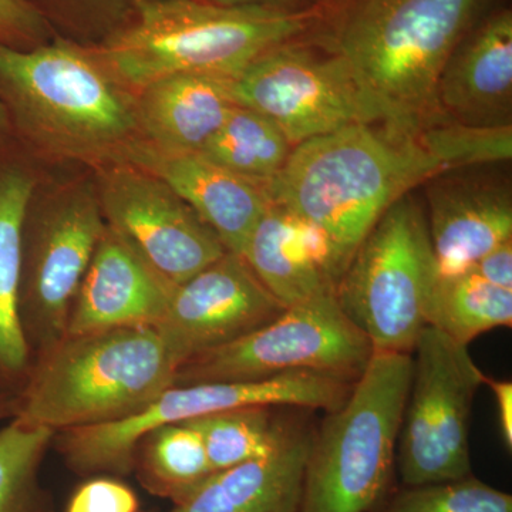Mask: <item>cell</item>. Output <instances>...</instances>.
Wrapping results in <instances>:
<instances>
[{"label":"cell","instance_id":"obj_30","mask_svg":"<svg viewBox=\"0 0 512 512\" xmlns=\"http://www.w3.org/2000/svg\"><path fill=\"white\" fill-rule=\"evenodd\" d=\"M70 495L63 512H140V500L130 485L114 476L86 477Z\"/></svg>","mask_w":512,"mask_h":512},{"label":"cell","instance_id":"obj_20","mask_svg":"<svg viewBox=\"0 0 512 512\" xmlns=\"http://www.w3.org/2000/svg\"><path fill=\"white\" fill-rule=\"evenodd\" d=\"M6 147L0 151V393L19 397L33 363L20 325L19 288L23 221L37 180Z\"/></svg>","mask_w":512,"mask_h":512},{"label":"cell","instance_id":"obj_14","mask_svg":"<svg viewBox=\"0 0 512 512\" xmlns=\"http://www.w3.org/2000/svg\"><path fill=\"white\" fill-rule=\"evenodd\" d=\"M284 309L242 256L225 252L174 286L156 329L181 365L198 353L254 332Z\"/></svg>","mask_w":512,"mask_h":512},{"label":"cell","instance_id":"obj_37","mask_svg":"<svg viewBox=\"0 0 512 512\" xmlns=\"http://www.w3.org/2000/svg\"><path fill=\"white\" fill-rule=\"evenodd\" d=\"M320 2H323V3H342V2H349V0H320Z\"/></svg>","mask_w":512,"mask_h":512},{"label":"cell","instance_id":"obj_19","mask_svg":"<svg viewBox=\"0 0 512 512\" xmlns=\"http://www.w3.org/2000/svg\"><path fill=\"white\" fill-rule=\"evenodd\" d=\"M313 430L291 421L265 456L212 474L168 512H301Z\"/></svg>","mask_w":512,"mask_h":512},{"label":"cell","instance_id":"obj_34","mask_svg":"<svg viewBox=\"0 0 512 512\" xmlns=\"http://www.w3.org/2000/svg\"><path fill=\"white\" fill-rule=\"evenodd\" d=\"M214 5L229 6H274V8L301 9L303 0H207Z\"/></svg>","mask_w":512,"mask_h":512},{"label":"cell","instance_id":"obj_33","mask_svg":"<svg viewBox=\"0 0 512 512\" xmlns=\"http://www.w3.org/2000/svg\"><path fill=\"white\" fill-rule=\"evenodd\" d=\"M484 384L490 387L497 404L501 434L508 450L512 448V383L510 380H497L485 377Z\"/></svg>","mask_w":512,"mask_h":512},{"label":"cell","instance_id":"obj_16","mask_svg":"<svg viewBox=\"0 0 512 512\" xmlns=\"http://www.w3.org/2000/svg\"><path fill=\"white\" fill-rule=\"evenodd\" d=\"M173 288L106 227L74 296L66 335L157 328Z\"/></svg>","mask_w":512,"mask_h":512},{"label":"cell","instance_id":"obj_9","mask_svg":"<svg viewBox=\"0 0 512 512\" xmlns=\"http://www.w3.org/2000/svg\"><path fill=\"white\" fill-rule=\"evenodd\" d=\"M373 355L372 343L342 311L335 291H329L288 306L234 342L185 360L174 386L252 382L293 372L355 383Z\"/></svg>","mask_w":512,"mask_h":512},{"label":"cell","instance_id":"obj_35","mask_svg":"<svg viewBox=\"0 0 512 512\" xmlns=\"http://www.w3.org/2000/svg\"><path fill=\"white\" fill-rule=\"evenodd\" d=\"M18 412V397L0 393V421L12 420Z\"/></svg>","mask_w":512,"mask_h":512},{"label":"cell","instance_id":"obj_31","mask_svg":"<svg viewBox=\"0 0 512 512\" xmlns=\"http://www.w3.org/2000/svg\"><path fill=\"white\" fill-rule=\"evenodd\" d=\"M45 16L29 0H0V46L28 50L43 45Z\"/></svg>","mask_w":512,"mask_h":512},{"label":"cell","instance_id":"obj_25","mask_svg":"<svg viewBox=\"0 0 512 512\" xmlns=\"http://www.w3.org/2000/svg\"><path fill=\"white\" fill-rule=\"evenodd\" d=\"M427 326L466 346L485 332L511 328L512 289L490 284L471 271L439 278Z\"/></svg>","mask_w":512,"mask_h":512},{"label":"cell","instance_id":"obj_7","mask_svg":"<svg viewBox=\"0 0 512 512\" xmlns=\"http://www.w3.org/2000/svg\"><path fill=\"white\" fill-rule=\"evenodd\" d=\"M439 278L426 212L409 192L370 229L335 296L375 353L412 355Z\"/></svg>","mask_w":512,"mask_h":512},{"label":"cell","instance_id":"obj_32","mask_svg":"<svg viewBox=\"0 0 512 512\" xmlns=\"http://www.w3.org/2000/svg\"><path fill=\"white\" fill-rule=\"evenodd\" d=\"M470 271L490 284L512 289V239L478 259Z\"/></svg>","mask_w":512,"mask_h":512},{"label":"cell","instance_id":"obj_3","mask_svg":"<svg viewBox=\"0 0 512 512\" xmlns=\"http://www.w3.org/2000/svg\"><path fill=\"white\" fill-rule=\"evenodd\" d=\"M316 19L312 9L134 0L126 25L94 49L133 92L175 74L235 79L268 50L298 39Z\"/></svg>","mask_w":512,"mask_h":512},{"label":"cell","instance_id":"obj_11","mask_svg":"<svg viewBox=\"0 0 512 512\" xmlns=\"http://www.w3.org/2000/svg\"><path fill=\"white\" fill-rule=\"evenodd\" d=\"M412 380L397 440L403 485L473 474L470 420L485 376L468 346L426 326L412 352Z\"/></svg>","mask_w":512,"mask_h":512},{"label":"cell","instance_id":"obj_5","mask_svg":"<svg viewBox=\"0 0 512 512\" xmlns=\"http://www.w3.org/2000/svg\"><path fill=\"white\" fill-rule=\"evenodd\" d=\"M178 367L156 328L66 335L33 360L15 417L56 433L116 423L174 386Z\"/></svg>","mask_w":512,"mask_h":512},{"label":"cell","instance_id":"obj_22","mask_svg":"<svg viewBox=\"0 0 512 512\" xmlns=\"http://www.w3.org/2000/svg\"><path fill=\"white\" fill-rule=\"evenodd\" d=\"M242 258L285 308L335 291L296 237L292 215L274 202L256 224Z\"/></svg>","mask_w":512,"mask_h":512},{"label":"cell","instance_id":"obj_18","mask_svg":"<svg viewBox=\"0 0 512 512\" xmlns=\"http://www.w3.org/2000/svg\"><path fill=\"white\" fill-rule=\"evenodd\" d=\"M441 113L476 126H507L512 109V12L494 13L468 30L437 86Z\"/></svg>","mask_w":512,"mask_h":512},{"label":"cell","instance_id":"obj_4","mask_svg":"<svg viewBox=\"0 0 512 512\" xmlns=\"http://www.w3.org/2000/svg\"><path fill=\"white\" fill-rule=\"evenodd\" d=\"M481 0H349L336 49L382 111L416 133L440 119L437 86Z\"/></svg>","mask_w":512,"mask_h":512},{"label":"cell","instance_id":"obj_12","mask_svg":"<svg viewBox=\"0 0 512 512\" xmlns=\"http://www.w3.org/2000/svg\"><path fill=\"white\" fill-rule=\"evenodd\" d=\"M229 87L235 103L274 121L292 147L353 124H384L339 53L322 55L295 40L259 56Z\"/></svg>","mask_w":512,"mask_h":512},{"label":"cell","instance_id":"obj_21","mask_svg":"<svg viewBox=\"0 0 512 512\" xmlns=\"http://www.w3.org/2000/svg\"><path fill=\"white\" fill-rule=\"evenodd\" d=\"M229 80L175 74L136 92L141 133L158 146L200 151L237 106Z\"/></svg>","mask_w":512,"mask_h":512},{"label":"cell","instance_id":"obj_13","mask_svg":"<svg viewBox=\"0 0 512 512\" xmlns=\"http://www.w3.org/2000/svg\"><path fill=\"white\" fill-rule=\"evenodd\" d=\"M96 190L107 227L167 284H183L228 252L180 195L141 168H99Z\"/></svg>","mask_w":512,"mask_h":512},{"label":"cell","instance_id":"obj_10","mask_svg":"<svg viewBox=\"0 0 512 512\" xmlns=\"http://www.w3.org/2000/svg\"><path fill=\"white\" fill-rule=\"evenodd\" d=\"M106 227L96 185L33 194L23 221L19 288L20 325L32 360L66 336L74 296Z\"/></svg>","mask_w":512,"mask_h":512},{"label":"cell","instance_id":"obj_15","mask_svg":"<svg viewBox=\"0 0 512 512\" xmlns=\"http://www.w3.org/2000/svg\"><path fill=\"white\" fill-rule=\"evenodd\" d=\"M121 163L164 181L235 255L242 256L271 204L265 185L225 170L200 151L173 150L141 137L127 148Z\"/></svg>","mask_w":512,"mask_h":512},{"label":"cell","instance_id":"obj_8","mask_svg":"<svg viewBox=\"0 0 512 512\" xmlns=\"http://www.w3.org/2000/svg\"><path fill=\"white\" fill-rule=\"evenodd\" d=\"M353 383L313 372L285 373L252 382L171 386L146 409L116 423L62 431L55 443L66 466L82 477H124L134 471L138 441L156 427L245 407L338 409Z\"/></svg>","mask_w":512,"mask_h":512},{"label":"cell","instance_id":"obj_29","mask_svg":"<svg viewBox=\"0 0 512 512\" xmlns=\"http://www.w3.org/2000/svg\"><path fill=\"white\" fill-rule=\"evenodd\" d=\"M376 512H512V495L470 474L457 480L394 488Z\"/></svg>","mask_w":512,"mask_h":512},{"label":"cell","instance_id":"obj_1","mask_svg":"<svg viewBox=\"0 0 512 512\" xmlns=\"http://www.w3.org/2000/svg\"><path fill=\"white\" fill-rule=\"evenodd\" d=\"M0 100L12 137L37 153L99 168L120 164L143 137L136 92L94 47L69 40L0 46Z\"/></svg>","mask_w":512,"mask_h":512},{"label":"cell","instance_id":"obj_6","mask_svg":"<svg viewBox=\"0 0 512 512\" xmlns=\"http://www.w3.org/2000/svg\"><path fill=\"white\" fill-rule=\"evenodd\" d=\"M412 355L375 353L348 399L313 430L301 512H376L393 493Z\"/></svg>","mask_w":512,"mask_h":512},{"label":"cell","instance_id":"obj_28","mask_svg":"<svg viewBox=\"0 0 512 512\" xmlns=\"http://www.w3.org/2000/svg\"><path fill=\"white\" fill-rule=\"evenodd\" d=\"M417 140L444 174L503 163L512 157V126H476L443 116L417 131Z\"/></svg>","mask_w":512,"mask_h":512},{"label":"cell","instance_id":"obj_24","mask_svg":"<svg viewBox=\"0 0 512 512\" xmlns=\"http://www.w3.org/2000/svg\"><path fill=\"white\" fill-rule=\"evenodd\" d=\"M292 150L274 121L237 104L200 153L225 170L268 187Z\"/></svg>","mask_w":512,"mask_h":512},{"label":"cell","instance_id":"obj_2","mask_svg":"<svg viewBox=\"0 0 512 512\" xmlns=\"http://www.w3.org/2000/svg\"><path fill=\"white\" fill-rule=\"evenodd\" d=\"M417 133L353 124L293 147L269 183V200L325 232L339 279L363 239L417 185L443 175Z\"/></svg>","mask_w":512,"mask_h":512},{"label":"cell","instance_id":"obj_36","mask_svg":"<svg viewBox=\"0 0 512 512\" xmlns=\"http://www.w3.org/2000/svg\"><path fill=\"white\" fill-rule=\"evenodd\" d=\"M10 138H12V133H10L8 113L0 100V151L8 146Z\"/></svg>","mask_w":512,"mask_h":512},{"label":"cell","instance_id":"obj_17","mask_svg":"<svg viewBox=\"0 0 512 512\" xmlns=\"http://www.w3.org/2000/svg\"><path fill=\"white\" fill-rule=\"evenodd\" d=\"M427 188V227L440 278L470 271L512 239V197L503 184L441 175Z\"/></svg>","mask_w":512,"mask_h":512},{"label":"cell","instance_id":"obj_26","mask_svg":"<svg viewBox=\"0 0 512 512\" xmlns=\"http://www.w3.org/2000/svg\"><path fill=\"white\" fill-rule=\"evenodd\" d=\"M56 434L19 417L0 429V512H53L40 470Z\"/></svg>","mask_w":512,"mask_h":512},{"label":"cell","instance_id":"obj_27","mask_svg":"<svg viewBox=\"0 0 512 512\" xmlns=\"http://www.w3.org/2000/svg\"><path fill=\"white\" fill-rule=\"evenodd\" d=\"M200 433L214 473L271 453L284 439L291 421L274 407H245L188 420Z\"/></svg>","mask_w":512,"mask_h":512},{"label":"cell","instance_id":"obj_23","mask_svg":"<svg viewBox=\"0 0 512 512\" xmlns=\"http://www.w3.org/2000/svg\"><path fill=\"white\" fill-rule=\"evenodd\" d=\"M134 471L148 493L173 505L214 474L200 433L187 421L148 431L138 441Z\"/></svg>","mask_w":512,"mask_h":512}]
</instances>
